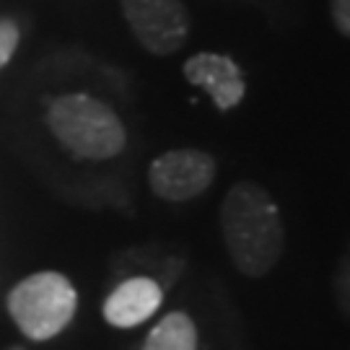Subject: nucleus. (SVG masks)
<instances>
[{
	"label": "nucleus",
	"mask_w": 350,
	"mask_h": 350,
	"mask_svg": "<svg viewBox=\"0 0 350 350\" xmlns=\"http://www.w3.org/2000/svg\"><path fill=\"white\" fill-rule=\"evenodd\" d=\"M226 252L241 275L265 278L286 250V226L273 195L257 182H237L221 202Z\"/></svg>",
	"instance_id": "nucleus-1"
},
{
	"label": "nucleus",
	"mask_w": 350,
	"mask_h": 350,
	"mask_svg": "<svg viewBox=\"0 0 350 350\" xmlns=\"http://www.w3.org/2000/svg\"><path fill=\"white\" fill-rule=\"evenodd\" d=\"M47 127L78 159L104 161L125 150L127 133L112 107L88 94H68L50 104Z\"/></svg>",
	"instance_id": "nucleus-2"
},
{
	"label": "nucleus",
	"mask_w": 350,
	"mask_h": 350,
	"mask_svg": "<svg viewBox=\"0 0 350 350\" xmlns=\"http://www.w3.org/2000/svg\"><path fill=\"white\" fill-rule=\"evenodd\" d=\"M78 306L73 283L55 270L34 273L8 293V312L26 338L50 340L70 325Z\"/></svg>",
	"instance_id": "nucleus-3"
},
{
	"label": "nucleus",
	"mask_w": 350,
	"mask_h": 350,
	"mask_svg": "<svg viewBox=\"0 0 350 350\" xmlns=\"http://www.w3.org/2000/svg\"><path fill=\"white\" fill-rule=\"evenodd\" d=\"M120 5L146 52L166 57L185 47L192 18L182 0H120Z\"/></svg>",
	"instance_id": "nucleus-4"
},
{
	"label": "nucleus",
	"mask_w": 350,
	"mask_h": 350,
	"mask_svg": "<svg viewBox=\"0 0 350 350\" xmlns=\"http://www.w3.org/2000/svg\"><path fill=\"white\" fill-rule=\"evenodd\" d=\"M218 163L211 153L198 148L166 150L153 159L148 185L156 198L166 202H187L202 195L215 182Z\"/></svg>",
	"instance_id": "nucleus-5"
},
{
	"label": "nucleus",
	"mask_w": 350,
	"mask_h": 350,
	"mask_svg": "<svg viewBox=\"0 0 350 350\" xmlns=\"http://www.w3.org/2000/svg\"><path fill=\"white\" fill-rule=\"evenodd\" d=\"M182 70H185V78L189 83L208 91V96L221 112H228V109L239 107L244 94H247L244 73L228 55L198 52L185 63Z\"/></svg>",
	"instance_id": "nucleus-6"
},
{
	"label": "nucleus",
	"mask_w": 350,
	"mask_h": 350,
	"mask_svg": "<svg viewBox=\"0 0 350 350\" xmlns=\"http://www.w3.org/2000/svg\"><path fill=\"white\" fill-rule=\"evenodd\" d=\"M163 301V288L150 278H130L114 288L104 301V319L112 327L127 329L150 319Z\"/></svg>",
	"instance_id": "nucleus-7"
},
{
	"label": "nucleus",
	"mask_w": 350,
	"mask_h": 350,
	"mask_svg": "<svg viewBox=\"0 0 350 350\" xmlns=\"http://www.w3.org/2000/svg\"><path fill=\"white\" fill-rule=\"evenodd\" d=\"M143 350H198V327L185 312L166 314L150 329Z\"/></svg>",
	"instance_id": "nucleus-8"
},
{
	"label": "nucleus",
	"mask_w": 350,
	"mask_h": 350,
	"mask_svg": "<svg viewBox=\"0 0 350 350\" xmlns=\"http://www.w3.org/2000/svg\"><path fill=\"white\" fill-rule=\"evenodd\" d=\"M18 47V26L11 18H0V68H5Z\"/></svg>",
	"instance_id": "nucleus-9"
},
{
	"label": "nucleus",
	"mask_w": 350,
	"mask_h": 350,
	"mask_svg": "<svg viewBox=\"0 0 350 350\" xmlns=\"http://www.w3.org/2000/svg\"><path fill=\"white\" fill-rule=\"evenodd\" d=\"M329 18L340 37L350 39V0H329Z\"/></svg>",
	"instance_id": "nucleus-10"
}]
</instances>
